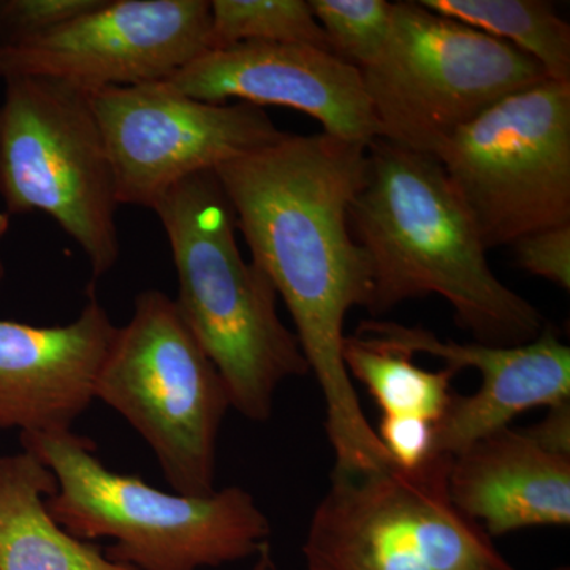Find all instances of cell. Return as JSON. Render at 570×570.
<instances>
[{"label":"cell","instance_id":"obj_9","mask_svg":"<svg viewBox=\"0 0 570 570\" xmlns=\"http://www.w3.org/2000/svg\"><path fill=\"white\" fill-rule=\"evenodd\" d=\"M487 249L570 224V82L491 105L433 154Z\"/></svg>","mask_w":570,"mask_h":570},{"label":"cell","instance_id":"obj_13","mask_svg":"<svg viewBox=\"0 0 570 570\" xmlns=\"http://www.w3.org/2000/svg\"><path fill=\"white\" fill-rule=\"evenodd\" d=\"M355 333L397 344L414 355L436 356L459 373L475 370L480 374L478 392L455 393L434 425L431 455L452 459L530 409L570 403V348L550 325L530 343L509 347L439 340L422 326L379 318L360 322Z\"/></svg>","mask_w":570,"mask_h":570},{"label":"cell","instance_id":"obj_16","mask_svg":"<svg viewBox=\"0 0 570 570\" xmlns=\"http://www.w3.org/2000/svg\"><path fill=\"white\" fill-rule=\"evenodd\" d=\"M56 489L28 450L0 456V570H138L63 530L47 508Z\"/></svg>","mask_w":570,"mask_h":570},{"label":"cell","instance_id":"obj_8","mask_svg":"<svg viewBox=\"0 0 570 570\" xmlns=\"http://www.w3.org/2000/svg\"><path fill=\"white\" fill-rule=\"evenodd\" d=\"M362 75L379 138L431 156L491 105L550 80L512 45L420 2H395L389 40Z\"/></svg>","mask_w":570,"mask_h":570},{"label":"cell","instance_id":"obj_10","mask_svg":"<svg viewBox=\"0 0 570 570\" xmlns=\"http://www.w3.org/2000/svg\"><path fill=\"white\" fill-rule=\"evenodd\" d=\"M91 104L119 205L151 209L184 179L214 171L285 134L264 108L204 102L167 81L102 89L91 94Z\"/></svg>","mask_w":570,"mask_h":570},{"label":"cell","instance_id":"obj_24","mask_svg":"<svg viewBox=\"0 0 570 570\" xmlns=\"http://www.w3.org/2000/svg\"><path fill=\"white\" fill-rule=\"evenodd\" d=\"M254 558L255 561L250 570H277L272 542H266Z\"/></svg>","mask_w":570,"mask_h":570},{"label":"cell","instance_id":"obj_7","mask_svg":"<svg viewBox=\"0 0 570 570\" xmlns=\"http://www.w3.org/2000/svg\"><path fill=\"white\" fill-rule=\"evenodd\" d=\"M0 197L10 214L43 213L102 277L121 255L115 176L91 94L47 78L6 80Z\"/></svg>","mask_w":570,"mask_h":570},{"label":"cell","instance_id":"obj_6","mask_svg":"<svg viewBox=\"0 0 570 570\" xmlns=\"http://www.w3.org/2000/svg\"><path fill=\"white\" fill-rule=\"evenodd\" d=\"M450 460L332 472L303 542L307 570H517L453 504Z\"/></svg>","mask_w":570,"mask_h":570},{"label":"cell","instance_id":"obj_1","mask_svg":"<svg viewBox=\"0 0 570 570\" xmlns=\"http://www.w3.org/2000/svg\"><path fill=\"white\" fill-rule=\"evenodd\" d=\"M366 149L324 132L284 134L214 170L236 230L294 321L324 396L333 471L343 474L393 463L343 360L347 314L371 298L370 264L348 225V209L365 181Z\"/></svg>","mask_w":570,"mask_h":570},{"label":"cell","instance_id":"obj_22","mask_svg":"<svg viewBox=\"0 0 570 570\" xmlns=\"http://www.w3.org/2000/svg\"><path fill=\"white\" fill-rule=\"evenodd\" d=\"M512 246L523 272L570 291V224L535 232Z\"/></svg>","mask_w":570,"mask_h":570},{"label":"cell","instance_id":"obj_20","mask_svg":"<svg viewBox=\"0 0 570 570\" xmlns=\"http://www.w3.org/2000/svg\"><path fill=\"white\" fill-rule=\"evenodd\" d=\"M332 51L356 69L374 62L392 32L395 2L389 0H309Z\"/></svg>","mask_w":570,"mask_h":570},{"label":"cell","instance_id":"obj_12","mask_svg":"<svg viewBox=\"0 0 570 570\" xmlns=\"http://www.w3.org/2000/svg\"><path fill=\"white\" fill-rule=\"evenodd\" d=\"M167 82L204 102L235 99L305 112L330 137L365 148L379 138L362 70L321 48L234 45L205 52Z\"/></svg>","mask_w":570,"mask_h":570},{"label":"cell","instance_id":"obj_17","mask_svg":"<svg viewBox=\"0 0 570 570\" xmlns=\"http://www.w3.org/2000/svg\"><path fill=\"white\" fill-rule=\"evenodd\" d=\"M407 348L367 335L346 336L343 360L348 376L365 385L367 393L389 417H415L436 425L452 403L453 379L459 371L444 366L425 370Z\"/></svg>","mask_w":570,"mask_h":570},{"label":"cell","instance_id":"obj_5","mask_svg":"<svg viewBox=\"0 0 570 570\" xmlns=\"http://www.w3.org/2000/svg\"><path fill=\"white\" fill-rule=\"evenodd\" d=\"M97 400L145 439L171 490L216 491L217 441L230 396L174 298L154 288L137 295L97 377Z\"/></svg>","mask_w":570,"mask_h":570},{"label":"cell","instance_id":"obj_19","mask_svg":"<svg viewBox=\"0 0 570 570\" xmlns=\"http://www.w3.org/2000/svg\"><path fill=\"white\" fill-rule=\"evenodd\" d=\"M209 10L212 50L273 43L307 45L333 52L306 0H213Z\"/></svg>","mask_w":570,"mask_h":570},{"label":"cell","instance_id":"obj_2","mask_svg":"<svg viewBox=\"0 0 570 570\" xmlns=\"http://www.w3.org/2000/svg\"><path fill=\"white\" fill-rule=\"evenodd\" d=\"M348 209L371 269L374 317L438 295L456 324L489 346H520L546 328L542 313L489 264L485 243L444 167L431 154L377 138Z\"/></svg>","mask_w":570,"mask_h":570},{"label":"cell","instance_id":"obj_15","mask_svg":"<svg viewBox=\"0 0 570 570\" xmlns=\"http://www.w3.org/2000/svg\"><path fill=\"white\" fill-rule=\"evenodd\" d=\"M6 276L0 258V284ZM118 326L94 288L80 316L36 326L0 318V430L69 433L96 401V384Z\"/></svg>","mask_w":570,"mask_h":570},{"label":"cell","instance_id":"obj_11","mask_svg":"<svg viewBox=\"0 0 570 570\" xmlns=\"http://www.w3.org/2000/svg\"><path fill=\"white\" fill-rule=\"evenodd\" d=\"M208 51V0H104L39 40L0 51V78H47L94 94L168 81Z\"/></svg>","mask_w":570,"mask_h":570},{"label":"cell","instance_id":"obj_18","mask_svg":"<svg viewBox=\"0 0 570 570\" xmlns=\"http://www.w3.org/2000/svg\"><path fill=\"white\" fill-rule=\"evenodd\" d=\"M530 56L551 81L570 82V26L543 0H420Z\"/></svg>","mask_w":570,"mask_h":570},{"label":"cell","instance_id":"obj_4","mask_svg":"<svg viewBox=\"0 0 570 570\" xmlns=\"http://www.w3.org/2000/svg\"><path fill=\"white\" fill-rule=\"evenodd\" d=\"M20 439L58 482L47 498L52 519L85 542L110 539L105 554L112 561L138 570L220 568L269 542L272 523L242 487L187 497L111 471L91 439L73 431Z\"/></svg>","mask_w":570,"mask_h":570},{"label":"cell","instance_id":"obj_14","mask_svg":"<svg viewBox=\"0 0 570 570\" xmlns=\"http://www.w3.org/2000/svg\"><path fill=\"white\" fill-rule=\"evenodd\" d=\"M449 494L490 538L570 524V403L527 430L501 428L452 456Z\"/></svg>","mask_w":570,"mask_h":570},{"label":"cell","instance_id":"obj_25","mask_svg":"<svg viewBox=\"0 0 570 570\" xmlns=\"http://www.w3.org/2000/svg\"><path fill=\"white\" fill-rule=\"evenodd\" d=\"M558 570H569V569H568V568H560V569H558Z\"/></svg>","mask_w":570,"mask_h":570},{"label":"cell","instance_id":"obj_23","mask_svg":"<svg viewBox=\"0 0 570 570\" xmlns=\"http://www.w3.org/2000/svg\"><path fill=\"white\" fill-rule=\"evenodd\" d=\"M433 428L423 419L382 415L377 436L396 466L414 469L431 456Z\"/></svg>","mask_w":570,"mask_h":570},{"label":"cell","instance_id":"obj_21","mask_svg":"<svg viewBox=\"0 0 570 570\" xmlns=\"http://www.w3.org/2000/svg\"><path fill=\"white\" fill-rule=\"evenodd\" d=\"M104 0H0V51L31 43L88 13Z\"/></svg>","mask_w":570,"mask_h":570},{"label":"cell","instance_id":"obj_3","mask_svg":"<svg viewBox=\"0 0 570 570\" xmlns=\"http://www.w3.org/2000/svg\"><path fill=\"white\" fill-rule=\"evenodd\" d=\"M178 276L175 305L223 376L232 409L266 422L277 390L309 366L277 313L275 285L236 242L235 214L214 171L184 179L153 205Z\"/></svg>","mask_w":570,"mask_h":570}]
</instances>
